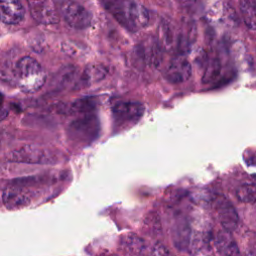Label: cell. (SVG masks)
Masks as SVG:
<instances>
[{
    "label": "cell",
    "instance_id": "cell-18",
    "mask_svg": "<svg viewBox=\"0 0 256 256\" xmlns=\"http://www.w3.org/2000/svg\"><path fill=\"white\" fill-rule=\"evenodd\" d=\"M96 106L97 100L95 97H84L74 101L71 105V109L73 112L83 115L93 113V111L96 109Z\"/></svg>",
    "mask_w": 256,
    "mask_h": 256
},
{
    "label": "cell",
    "instance_id": "cell-7",
    "mask_svg": "<svg viewBox=\"0 0 256 256\" xmlns=\"http://www.w3.org/2000/svg\"><path fill=\"white\" fill-rule=\"evenodd\" d=\"M31 15L35 21L44 25L55 24L59 14L52 0H27Z\"/></svg>",
    "mask_w": 256,
    "mask_h": 256
},
{
    "label": "cell",
    "instance_id": "cell-12",
    "mask_svg": "<svg viewBox=\"0 0 256 256\" xmlns=\"http://www.w3.org/2000/svg\"><path fill=\"white\" fill-rule=\"evenodd\" d=\"M172 239L178 250H187L190 243V226L185 218L180 217L176 219L173 226Z\"/></svg>",
    "mask_w": 256,
    "mask_h": 256
},
{
    "label": "cell",
    "instance_id": "cell-16",
    "mask_svg": "<svg viewBox=\"0 0 256 256\" xmlns=\"http://www.w3.org/2000/svg\"><path fill=\"white\" fill-rule=\"evenodd\" d=\"M239 9L247 28L256 31V0H240Z\"/></svg>",
    "mask_w": 256,
    "mask_h": 256
},
{
    "label": "cell",
    "instance_id": "cell-2",
    "mask_svg": "<svg viewBox=\"0 0 256 256\" xmlns=\"http://www.w3.org/2000/svg\"><path fill=\"white\" fill-rule=\"evenodd\" d=\"M16 74L18 86L24 93H35L46 82V74L40 63L30 56H25L17 62Z\"/></svg>",
    "mask_w": 256,
    "mask_h": 256
},
{
    "label": "cell",
    "instance_id": "cell-11",
    "mask_svg": "<svg viewBox=\"0 0 256 256\" xmlns=\"http://www.w3.org/2000/svg\"><path fill=\"white\" fill-rule=\"evenodd\" d=\"M2 201L4 206L7 209H19L26 207L30 204L31 198L24 191L23 188L16 186L15 184L12 186L6 187L2 192Z\"/></svg>",
    "mask_w": 256,
    "mask_h": 256
},
{
    "label": "cell",
    "instance_id": "cell-4",
    "mask_svg": "<svg viewBox=\"0 0 256 256\" xmlns=\"http://www.w3.org/2000/svg\"><path fill=\"white\" fill-rule=\"evenodd\" d=\"M59 12L69 26L75 29H85L92 21L90 12L74 0H59Z\"/></svg>",
    "mask_w": 256,
    "mask_h": 256
},
{
    "label": "cell",
    "instance_id": "cell-20",
    "mask_svg": "<svg viewBox=\"0 0 256 256\" xmlns=\"http://www.w3.org/2000/svg\"><path fill=\"white\" fill-rule=\"evenodd\" d=\"M144 227L149 233L157 235L161 230L160 218L158 214L155 213L154 211L148 213L144 219Z\"/></svg>",
    "mask_w": 256,
    "mask_h": 256
},
{
    "label": "cell",
    "instance_id": "cell-5",
    "mask_svg": "<svg viewBox=\"0 0 256 256\" xmlns=\"http://www.w3.org/2000/svg\"><path fill=\"white\" fill-rule=\"evenodd\" d=\"M8 159L12 162L28 164H49L55 162L53 154L35 145H24L11 151L8 155Z\"/></svg>",
    "mask_w": 256,
    "mask_h": 256
},
{
    "label": "cell",
    "instance_id": "cell-22",
    "mask_svg": "<svg viewBox=\"0 0 256 256\" xmlns=\"http://www.w3.org/2000/svg\"><path fill=\"white\" fill-rule=\"evenodd\" d=\"M151 256H172L170 251L164 246L162 243H156L152 250H151Z\"/></svg>",
    "mask_w": 256,
    "mask_h": 256
},
{
    "label": "cell",
    "instance_id": "cell-17",
    "mask_svg": "<svg viewBox=\"0 0 256 256\" xmlns=\"http://www.w3.org/2000/svg\"><path fill=\"white\" fill-rule=\"evenodd\" d=\"M236 197L242 203H256V184L245 183L240 185L236 190Z\"/></svg>",
    "mask_w": 256,
    "mask_h": 256
},
{
    "label": "cell",
    "instance_id": "cell-8",
    "mask_svg": "<svg viewBox=\"0 0 256 256\" xmlns=\"http://www.w3.org/2000/svg\"><path fill=\"white\" fill-rule=\"evenodd\" d=\"M144 106L136 101L117 102L112 107V114L117 123H135L144 113Z\"/></svg>",
    "mask_w": 256,
    "mask_h": 256
},
{
    "label": "cell",
    "instance_id": "cell-1",
    "mask_svg": "<svg viewBox=\"0 0 256 256\" xmlns=\"http://www.w3.org/2000/svg\"><path fill=\"white\" fill-rule=\"evenodd\" d=\"M106 10L129 32H137L149 23V12L134 0H102Z\"/></svg>",
    "mask_w": 256,
    "mask_h": 256
},
{
    "label": "cell",
    "instance_id": "cell-6",
    "mask_svg": "<svg viewBox=\"0 0 256 256\" xmlns=\"http://www.w3.org/2000/svg\"><path fill=\"white\" fill-rule=\"evenodd\" d=\"M213 206L224 230L234 231L238 227L239 216L231 201L223 195H216L213 199Z\"/></svg>",
    "mask_w": 256,
    "mask_h": 256
},
{
    "label": "cell",
    "instance_id": "cell-13",
    "mask_svg": "<svg viewBox=\"0 0 256 256\" xmlns=\"http://www.w3.org/2000/svg\"><path fill=\"white\" fill-rule=\"evenodd\" d=\"M215 245L222 256H241L239 247L229 231L218 232L215 236Z\"/></svg>",
    "mask_w": 256,
    "mask_h": 256
},
{
    "label": "cell",
    "instance_id": "cell-19",
    "mask_svg": "<svg viewBox=\"0 0 256 256\" xmlns=\"http://www.w3.org/2000/svg\"><path fill=\"white\" fill-rule=\"evenodd\" d=\"M221 72V65L218 59H212L210 60L205 67L204 74L202 77V82L204 84H210L214 82L220 75Z\"/></svg>",
    "mask_w": 256,
    "mask_h": 256
},
{
    "label": "cell",
    "instance_id": "cell-14",
    "mask_svg": "<svg viewBox=\"0 0 256 256\" xmlns=\"http://www.w3.org/2000/svg\"><path fill=\"white\" fill-rule=\"evenodd\" d=\"M120 245L122 250L129 256H140L146 250L145 241L133 233L123 235Z\"/></svg>",
    "mask_w": 256,
    "mask_h": 256
},
{
    "label": "cell",
    "instance_id": "cell-10",
    "mask_svg": "<svg viewBox=\"0 0 256 256\" xmlns=\"http://www.w3.org/2000/svg\"><path fill=\"white\" fill-rule=\"evenodd\" d=\"M25 10L20 0H0V21L16 25L24 18Z\"/></svg>",
    "mask_w": 256,
    "mask_h": 256
},
{
    "label": "cell",
    "instance_id": "cell-15",
    "mask_svg": "<svg viewBox=\"0 0 256 256\" xmlns=\"http://www.w3.org/2000/svg\"><path fill=\"white\" fill-rule=\"evenodd\" d=\"M107 74V70L102 65L98 64H91L88 65L81 77H80V87H87L94 83H97L105 78Z\"/></svg>",
    "mask_w": 256,
    "mask_h": 256
},
{
    "label": "cell",
    "instance_id": "cell-3",
    "mask_svg": "<svg viewBox=\"0 0 256 256\" xmlns=\"http://www.w3.org/2000/svg\"><path fill=\"white\" fill-rule=\"evenodd\" d=\"M99 132V121L94 113L83 114L72 121L68 128V134L72 140L89 142L96 138Z\"/></svg>",
    "mask_w": 256,
    "mask_h": 256
},
{
    "label": "cell",
    "instance_id": "cell-9",
    "mask_svg": "<svg viewBox=\"0 0 256 256\" xmlns=\"http://www.w3.org/2000/svg\"><path fill=\"white\" fill-rule=\"evenodd\" d=\"M191 75L192 66L190 62L184 58L172 60L164 70V78L172 84L183 83L189 80Z\"/></svg>",
    "mask_w": 256,
    "mask_h": 256
},
{
    "label": "cell",
    "instance_id": "cell-21",
    "mask_svg": "<svg viewBox=\"0 0 256 256\" xmlns=\"http://www.w3.org/2000/svg\"><path fill=\"white\" fill-rule=\"evenodd\" d=\"M246 255L256 256V233L253 232L246 242Z\"/></svg>",
    "mask_w": 256,
    "mask_h": 256
}]
</instances>
